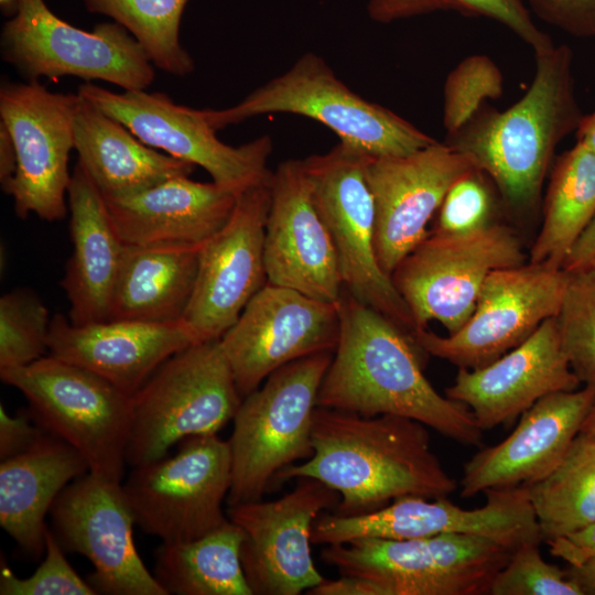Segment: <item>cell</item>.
<instances>
[{
  "mask_svg": "<svg viewBox=\"0 0 595 595\" xmlns=\"http://www.w3.org/2000/svg\"><path fill=\"white\" fill-rule=\"evenodd\" d=\"M228 441L217 434L188 437L172 456L133 466L122 488L136 524L163 543L202 538L229 519Z\"/></svg>",
  "mask_w": 595,
  "mask_h": 595,
  "instance_id": "cell-11",
  "label": "cell"
},
{
  "mask_svg": "<svg viewBox=\"0 0 595 595\" xmlns=\"http://www.w3.org/2000/svg\"><path fill=\"white\" fill-rule=\"evenodd\" d=\"M0 54L26 82L71 76L142 90L155 78L147 52L122 25L102 22L86 31L57 17L45 0H18L17 13L1 28Z\"/></svg>",
  "mask_w": 595,
  "mask_h": 595,
  "instance_id": "cell-8",
  "label": "cell"
},
{
  "mask_svg": "<svg viewBox=\"0 0 595 595\" xmlns=\"http://www.w3.org/2000/svg\"><path fill=\"white\" fill-rule=\"evenodd\" d=\"M80 96L48 90L40 82H3L0 122L10 132L17 153L13 177L2 191L12 197L17 216L34 214L62 220L68 210V170Z\"/></svg>",
  "mask_w": 595,
  "mask_h": 595,
  "instance_id": "cell-14",
  "label": "cell"
},
{
  "mask_svg": "<svg viewBox=\"0 0 595 595\" xmlns=\"http://www.w3.org/2000/svg\"><path fill=\"white\" fill-rule=\"evenodd\" d=\"M201 111L216 131L260 115L303 116L374 158L405 155L436 142L392 110L353 91L323 57L312 52L238 104Z\"/></svg>",
  "mask_w": 595,
  "mask_h": 595,
  "instance_id": "cell-4",
  "label": "cell"
},
{
  "mask_svg": "<svg viewBox=\"0 0 595 595\" xmlns=\"http://www.w3.org/2000/svg\"><path fill=\"white\" fill-rule=\"evenodd\" d=\"M241 401L219 339L180 350L132 396L127 464L152 462L188 437L217 434Z\"/></svg>",
  "mask_w": 595,
  "mask_h": 595,
  "instance_id": "cell-7",
  "label": "cell"
},
{
  "mask_svg": "<svg viewBox=\"0 0 595 595\" xmlns=\"http://www.w3.org/2000/svg\"><path fill=\"white\" fill-rule=\"evenodd\" d=\"M522 1L548 24L576 37H595V0Z\"/></svg>",
  "mask_w": 595,
  "mask_h": 595,
  "instance_id": "cell-43",
  "label": "cell"
},
{
  "mask_svg": "<svg viewBox=\"0 0 595 595\" xmlns=\"http://www.w3.org/2000/svg\"><path fill=\"white\" fill-rule=\"evenodd\" d=\"M595 217V152L576 144L555 158L543 201V220L528 261L553 268Z\"/></svg>",
  "mask_w": 595,
  "mask_h": 595,
  "instance_id": "cell-31",
  "label": "cell"
},
{
  "mask_svg": "<svg viewBox=\"0 0 595 595\" xmlns=\"http://www.w3.org/2000/svg\"><path fill=\"white\" fill-rule=\"evenodd\" d=\"M339 327L336 303L267 282L219 344L245 398L277 369L313 354L334 351Z\"/></svg>",
  "mask_w": 595,
  "mask_h": 595,
  "instance_id": "cell-18",
  "label": "cell"
},
{
  "mask_svg": "<svg viewBox=\"0 0 595 595\" xmlns=\"http://www.w3.org/2000/svg\"><path fill=\"white\" fill-rule=\"evenodd\" d=\"M567 281L565 270L529 261L495 270L485 280L472 315L458 331L441 336L428 327L419 328L412 339L421 351L458 368L484 367L559 314Z\"/></svg>",
  "mask_w": 595,
  "mask_h": 595,
  "instance_id": "cell-15",
  "label": "cell"
},
{
  "mask_svg": "<svg viewBox=\"0 0 595 595\" xmlns=\"http://www.w3.org/2000/svg\"><path fill=\"white\" fill-rule=\"evenodd\" d=\"M52 317L29 288L0 298V369L23 367L45 356Z\"/></svg>",
  "mask_w": 595,
  "mask_h": 595,
  "instance_id": "cell-36",
  "label": "cell"
},
{
  "mask_svg": "<svg viewBox=\"0 0 595 595\" xmlns=\"http://www.w3.org/2000/svg\"><path fill=\"white\" fill-rule=\"evenodd\" d=\"M242 538L228 520L202 538L162 542L153 574L167 595H253L241 565Z\"/></svg>",
  "mask_w": 595,
  "mask_h": 595,
  "instance_id": "cell-32",
  "label": "cell"
},
{
  "mask_svg": "<svg viewBox=\"0 0 595 595\" xmlns=\"http://www.w3.org/2000/svg\"><path fill=\"white\" fill-rule=\"evenodd\" d=\"M370 155L343 142L303 160L314 204L332 236L344 289L404 333L412 314L380 267L375 248V206L366 178Z\"/></svg>",
  "mask_w": 595,
  "mask_h": 595,
  "instance_id": "cell-10",
  "label": "cell"
},
{
  "mask_svg": "<svg viewBox=\"0 0 595 595\" xmlns=\"http://www.w3.org/2000/svg\"><path fill=\"white\" fill-rule=\"evenodd\" d=\"M201 247L126 244L109 320L182 321L194 291Z\"/></svg>",
  "mask_w": 595,
  "mask_h": 595,
  "instance_id": "cell-30",
  "label": "cell"
},
{
  "mask_svg": "<svg viewBox=\"0 0 595 595\" xmlns=\"http://www.w3.org/2000/svg\"><path fill=\"white\" fill-rule=\"evenodd\" d=\"M454 11L465 17L486 18L498 22L517 35L532 51L553 41L534 23L522 0H368V17L381 24Z\"/></svg>",
  "mask_w": 595,
  "mask_h": 595,
  "instance_id": "cell-35",
  "label": "cell"
},
{
  "mask_svg": "<svg viewBox=\"0 0 595 595\" xmlns=\"http://www.w3.org/2000/svg\"><path fill=\"white\" fill-rule=\"evenodd\" d=\"M270 202L271 181L239 193L227 223L202 245L183 317L195 344L219 339L268 282L264 232Z\"/></svg>",
  "mask_w": 595,
  "mask_h": 595,
  "instance_id": "cell-19",
  "label": "cell"
},
{
  "mask_svg": "<svg viewBox=\"0 0 595 595\" xmlns=\"http://www.w3.org/2000/svg\"><path fill=\"white\" fill-rule=\"evenodd\" d=\"M556 321L572 370L595 387V264L569 272Z\"/></svg>",
  "mask_w": 595,
  "mask_h": 595,
  "instance_id": "cell-37",
  "label": "cell"
},
{
  "mask_svg": "<svg viewBox=\"0 0 595 595\" xmlns=\"http://www.w3.org/2000/svg\"><path fill=\"white\" fill-rule=\"evenodd\" d=\"M237 196L213 181L202 183L178 175L105 201L125 244L203 245L227 223Z\"/></svg>",
  "mask_w": 595,
  "mask_h": 595,
  "instance_id": "cell-26",
  "label": "cell"
},
{
  "mask_svg": "<svg viewBox=\"0 0 595 595\" xmlns=\"http://www.w3.org/2000/svg\"><path fill=\"white\" fill-rule=\"evenodd\" d=\"M512 551L482 536L442 533L328 544L321 559L340 575L370 580L385 595H484Z\"/></svg>",
  "mask_w": 595,
  "mask_h": 595,
  "instance_id": "cell-9",
  "label": "cell"
},
{
  "mask_svg": "<svg viewBox=\"0 0 595 595\" xmlns=\"http://www.w3.org/2000/svg\"><path fill=\"white\" fill-rule=\"evenodd\" d=\"M499 195L488 175L474 166L448 188L432 229L442 234H466L495 223Z\"/></svg>",
  "mask_w": 595,
  "mask_h": 595,
  "instance_id": "cell-39",
  "label": "cell"
},
{
  "mask_svg": "<svg viewBox=\"0 0 595 595\" xmlns=\"http://www.w3.org/2000/svg\"><path fill=\"white\" fill-rule=\"evenodd\" d=\"M337 305L339 337L317 407L400 415L463 445H482L484 431L472 411L434 389L411 336L345 289Z\"/></svg>",
  "mask_w": 595,
  "mask_h": 595,
  "instance_id": "cell-2",
  "label": "cell"
},
{
  "mask_svg": "<svg viewBox=\"0 0 595 595\" xmlns=\"http://www.w3.org/2000/svg\"><path fill=\"white\" fill-rule=\"evenodd\" d=\"M483 507L464 509L447 497L404 496L361 515L323 512L312 529V544H342L363 538L409 540L442 533L491 539L511 550L543 541L524 487L489 489Z\"/></svg>",
  "mask_w": 595,
  "mask_h": 595,
  "instance_id": "cell-16",
  "label": "cell"
},
{
  "mask_svg": "<svg viewBox=\"0 0 595 595\" xmlns=\"http://www.w3.org/2000/svg\"><path fill=\"white\" fill-rule=\"evenodd\" d=\"M0 379L28 400L32 415L75 447L89 472L121 483L132 418V396L102 377L52 355L0 369Z\"/></svg>",
  "mask_w": 595,
  "mask_h": 595,
  "instance_id": "cell-6",
  "label": "cell"
},
{
  "mask_svg": "<svg viewBox=\"0 0 595 595\" xmlns=\"http://www.w3.org/2000/svg\"><path fill=\"white\" fill-rule=\"evenodd\" d=\"M194 344L183 320H109L74 325L58 313L51 321L48 353L133 396L166 359Z\"/></svg>",
  "mask_w": 595,
  "mask_h": 595,
  "instance_id": "cell-25",
  "label": "cell"
},
{
  "mask_svg": "<svg viewBox=\"0 0 595 595\" xmlns=\"http://www.w3.org/2000/svg\"><path fill=\"white\" fill-rule=\"evenodd\" d=\"M74 150L106 198L134 194L167 178L191 175L195 169L147 145L83 97L75 117Z\"/></svg>",
  "mask_w": 595,
  "mask_h": 595,
  "instance_id": "cell-29",
  "label": "cell"
},
{
  "mask_svg": "<svg viewBox=\"0 0 595 595\" xmlns=\"http://www.w3.org/2000/svg\"><path fill=\"white\" fill-rule=\"evenodd\" d=\"M527 261L519 237L497 221L466 234L430 230L396 267L391 280L416 329L437 321L453 334L472 315L491 272Z\"/></svg>",
  "mask_w": 595,
  "mask_h": 595,
  "instance_id": "cell-12",
  "label": "cell"
},
{
  "mask_svg": "<svg viewBox=\"0 0 595 595\" xmlns=\"http://www.w3.org/2000/svg\"><path fill=\"white\" fill-rule=\"evenodd\" d=\"M474 166L469 158L439 141L405 155L368 158L376 255L388 275L428 237V225L448 188Z\"/></svg>",
  "mask_w": 595,
  "mask_h": 595,
  "instance_id": "cell-21",
  "label": "cell"
},
{
  "mask_svg": "<svg viewBox=\"0 0 595 595\" xmlns=\"http://www.w3.org/2000/svg\"><path fill=\"white\" fill-rule=\"evenodd\" d=\"M581 431L595 433V399Z\"/></svg>",
  "mask_w": 595,
  "mask_h": 595,
  "instance_id": "cell-50",
  "label": "cell"
},
{
  "mask_svg": "<svg viewBox=\"0 0 595 595\" xmlns=\"http://www.w3.org/2000/svg\"><path fill=\"white\" fill-rule=\"evenodd\" d=\"M17 153L13 139L3 123L0 122V184L6 185L14 175Z\"/></svg>",
  "mask_w": 595,
  "mask_h": 595,
  "instance_id": "cell-47",
  "label": "cell"
},
{
  "mask_svg": "<svg viewBox=\"0 0 595 595\" xmlns=\"http://www.w3.org/2000/svg\"><path fill=\"white\" fill-rule=\"evenodd\" d=\"M539 542L515 549L495 576L490 595H584L566 570L547 562Z\"/></svg>",
  "mask_w": 595,
  "mask_h": 595,
  "instance_id": "cell-40",
  "label": "cell"
},
{
  "mask_svg": "<svg viewBox=\"0 0 595 595\" xmlns=\"http://www.w3.org/2000/svg\"><path fill=\"white\" fill-rule=\"evenodd\" d=\"M310 595H385L380 586L368 578L340 575L337 580L324 578L306 592Z\"/></svg>",
  "mask_w": 595,
  "mask_h": 595,
  "instance_id": "cell-45",
  "label": "cell"
},
{
  "mask_svg": "<svg viewBox=\"0 0 595 595\" xmlns=\"http://www.w3.org/2000/svg\"><path fill=\"white\" fill-rule=\"evenodd\" d=\"M89 13L122 25L142 45L150 61L169 75L184 77L195 63L180 40L188 0H82Z\"/></svg>",
  "mask_w": 595,
  "mask_h": 595,
  "instance_id": "cell-34",
  "label": "cell"
},
{
  "mask_svg": "<svg viewBox=\"0 0 595 595\" xmlns=\"http://www.w3.org/2000/svg\"><path fill=\"white\" fill-rule=\"evenodd\" d=\"M47 433L30 410L10 415L0 404V462L29 451Z\"/></svg>",
  "mask_w": 595,
  "mask_h": 595,
  "instance_id": "cell-44",
  "label": "cell"
},
{
  "mask_svg": "<svg viewBox=\"0 0 595 595\" xmlns=\"http://www.w3.org/2000/svg\"><path fill=\"white\" fill-rule=\"evenodd\" d=\"M50 516L62 548L93 564L90 584L98 594L167 595L137 551L122 483L88 472L62 490Z\"/></svg>",
  "mask_w": 595,
  "mask_h": 595,
  "instance_id": "cell-20",
  "label": "cell"
},
{
  "mask_svg": "<svg viewBox=\"0 0 595 595\" xmlns=\"http://www.w3.org/2000/svg\"><path fill=\"white\" fill-rule=\"evenodd\" d=\"M550 553L567 563L565 569L584 595H595V522L548 542Z\"/></svg>",
  "mask_w": 595,
  "mask_h": 595,
  "instance_id": "cell-42",
  "label": "cell"
},
{
  "mask_svg": "<svg viewBox=\"0 0 595 595\" xmlns=\"http://www.w3.org/2000/svg\"><path fill=\"white\" fill-rule=\"evenodd\" d=\"M312 446V456L282 469L274 484L320 480L340 496L336 515L370 512L404 496L448 497L457 487L432 450L428 426L409 418L316 407Z\"/></svg>",
  "mask_w": 595,
  "mask_h": 595,
  "instance_id": "cell-1",
  "label": "cell"
},
{
  "mask_svg": "<svg viewBox=\"0 0 595 595\" xmlns=\"http://www.w3.org/2000/svg\"><path fill=\"white\" fill-rule=\"evenodd\" d=\"M77 94L123 123L147 145L203 167L214 183L227 191L239 194L272 178L268 160L273 143L268 134L238 147L226 144L218 139L201 109L177 105L160 91L113 93L85 83Z\"/></svg>",
  "mask_w": 595,
  "mask_h": 595,
  "instance_id": "cell-13",
  "label": "cell"
},
{
  "mask_svg": "<svg viewBox=\"0 0 595 595\" xmlns=\"http://www.w3.org/2000/svg\"><path fill=\"white\" fill-rule=\"evenodd\" d=\"M595 260V217L569 251L562 269L572 272Z\"/></svg>",
  "mask_w": 595,
  "mask_h": 595,
  "instance_id": "cell-46",
  "label": "cell"
},
{
  "mask_svg": "<svg viewBox=\"0 0 595 595\" xmlns=\"http://www.w3.org/2000/svg\"><path fill=\"white\" fill-rule=\"evenodd\" d=\"M533 54L534 75L519 100L502 111L485 105L444 140L488 175L501 204L517 215L539 208L555 150L584 116L571 47L552 42Z\"/></svg>",
  "mask_w": 595,
  "mask_h": 595,
  "instance_id": "cell-3",
  "label": "cell"
},
{
  "mask_svg": "<svg viewBox=\"0 0 595 595\" xmlns=\"http://www.w3.org/2000/svg\"><path fill=\"white\" fill-rule=\"evenodd\" d=\"M443 126L446 134L462 128L490 99L504 93V76L486 55L464 58L447 75L443 90Z\"/></svg>",
  "mask_w": 595,
  "mask_h": 595,
  "instance_id": "cell-38",
  "label": "cell"
},
{
  "mask_svg": "<svg viewBox=\"0 0 595 595\" xmlns=\"http://www.w3.org/2000/svg\"><path fill=\"white\" fill-rule=\"evenodd\" d=\"M594 399L595 387L583 386L537 401L506 439L479 450L464 464L461 496L527 487L545 477L581 432Z\"/></svg>",
  "mask_w": 595,
  "mask_h": 595,
  "instance_id": "cell-24",
  "label": "cell"
},
{
  "mask_svg": "<svg viewBox=\"0 0 595 595\" xmlns=\"http://www.w3.org/2000/svg\"><path fill=\"white\" fill-rule=\"evenodd\" d=\"M64 549L48 528L45 532V555L34 573L20 578L6 565L0 571L1 595H95L64 555Z\"/></svg>",
  "mask_w": 595,
  "mask_h": 595,
  "instance_id": "cell-41",
  "label": "cell"
},
{
  "mask_svg": "<svg viewBox=\"0 0 595 595\" xmlns=\"http://www.w3.org/2000/svg\"><path fill=\"white\" fill-rule=\"evenodd\" d=\"M72 255L61 285L74 325L109 321L126 244L116 231L104 195L77 162L67 191Z\"/></svg>",
  "mask_w": 595,
  "mask_h": 595,
  "instance_id": "cell-27",
  "label": "cell"
},
{
  "mask_svg": "<svg viewBox=\"0 0 595 595\" xmlns=\"http://www.w3.org/2000/svg\"><path fill=\"white\" fill-rule=\"evenodd\" d=\"M591 264H595V260H594ZM591 264H589V266H591Z\"/></svg>",
  "mask_w": 595,
  "mask_h": 595,
  "instance_id": "cell-51",
  "label": "cell"
},
{
  "mask_svg": "<svg viewBox=\"0 0 595 595\" xmlns=\"http://www.w3.org/2000/svg\"><path fill=\"white\" fill-rule=\"evenodd\" d=\"M88 472L85 457L51 432L0 463V524L25 554L44 553L46 515L62 490Z\"/></svg>",
  "mask_w": 595,
  "mask_h": 595,
  "instance_id": "cell-28",
  "label": "cell"
},
{
  "mask_svg": "<svg viewBox=\"0 0 595 595\" xmlns=\"http://www.w3.org/2000/svg\"><path fill=\"white\" fill-rule=\"evenodd\" d=\"M580 385L554 316L495 361L477 369L458 368L445 396L465 404L485 431L512 424L543 397Z\"/></svg>",
  "mask_w": 595,
  "mask_h": 595,
  "instance_id": "cell-23",
  "label": "cell"
},
{
  "mask_svg": "<svg viewBox=\"0 0 595 595\" xmlns=\"http://www.w3.org/2000/svg\"><path fill=\"white\" fill-rule=\"evenodd\" d=\"M269 283L338 303L344 290L337 252L311 192L303 160L273 171L264 232Z\"/></svg>",
  "mask_w": 595,
  "mask_h": 595,
  "instance_id": "cell-22",
  "label": "cell"
},
{
  "mask_svg": "<svg viewBox=\"0 0 595 595\" xmlns=\"http://www.w3.org/2000/svg\"><path fill=\"white\" fill-rule=\"evenodd\" d=\"M575 134L577 142L595 152V111L583 116Z\"/></svg>",
  "mask_w": 595,
  "mask_h": 595,
  "instance_id": "cell-48",
  "label": "cell"
},
{
  "mask_svg": "<svg viewBox=\"0 0 595 595\" xmlns=\"http://www.w3.org/2000/svg\"><path fill=\"white\" fill-rule=\"evenodd\" d=\"M333 353L294 360L242 398L228 440V505L262 499L282 469L312 456L317 396Z\"/></svg>",
  "mask_w": 595,
  "mask_h": 595,
  "instance_id": "cell-5",
  "label": "cell"
},
{
  "mask_svg": "<svg viewBox=\"0 0 595 595\" xmlns=\"http://www.w3.org/2000/svg\"><path fill=\"white\" fill-rule=\"evenodd\" d=\"M0 9L1 13L9 19L18 11V0H0Z\"/></svg>",
  "mask_w": 595,
  "mask_h": 595,
  "instance_id": "cell-49",
  "label": "cell"
},
{
  "mask_svg": "<svg viewBox=\"0 0 595 595\" xmlns=\"http://www.w3.org/2000/svg\"><path fill=\"white\" fill-rule=\"evenodd\" d=\"M282 497L228 505L242 531L240 559L253 595H299L324 581L311 552L315 520L335 509L339 494L313 478H298Z\"/></svg>",
  "mask_w": 595,
  "mask_h": 595,
  "instance_id": "cell-17",
  "label": "cell"
},
{
  "mask_svg": "<svg viewBox=\"0 0 595 595\" xmlns=\"http://www.w3.org/2000/svg\"><path fill=\"white\" fill-rule=\"evenodd\" d=\"M544 542L595 522V433L581 431L559 465L524 487Z\"/></svg>",
  "mask_w": 595,
  "mask_h": 595,
  "instance_id": "cell-33",
  "label": "cell"
}]
</instances>
